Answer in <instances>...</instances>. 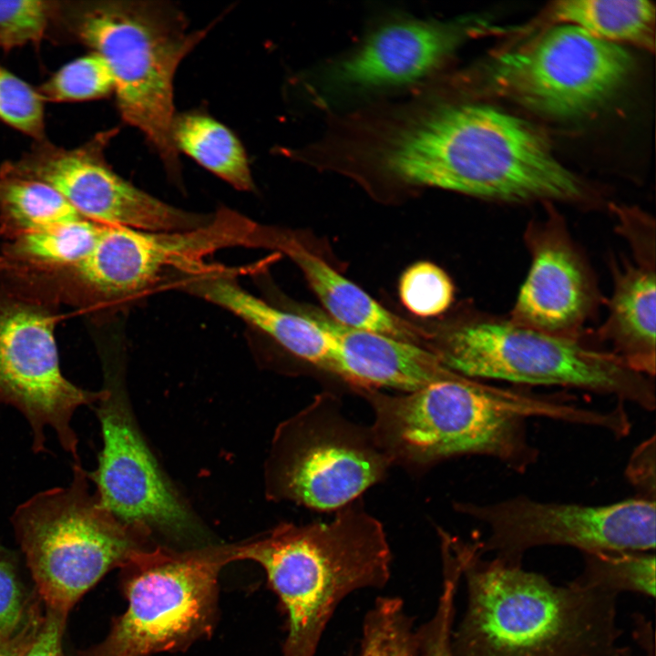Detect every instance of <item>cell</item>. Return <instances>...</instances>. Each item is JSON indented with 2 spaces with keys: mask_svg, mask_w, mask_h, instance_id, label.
<instances>
[{
  "mask_svg": "<svg viewBox=\"0 0 656 656\" xmlns=\"http://www.w3.org/2000/svg\"><path fill=\"white\" fill-rule=\"evenodd\" d=\"M374 414L376 442L393 464L425 467L463 455L496 458L524 472L538 458L527 421L543 417L610 431L611 410L577 405L489 385L453 371L417 390L390 395L363 392Z\"/></svg>",
  "mask_w": 656,
  "mask_h": 656,
  "instance_id": "6da1fadb",
  "label": "cell"
},
{
  "mask_svg": "<svg viewBox=\"0 0 656 656\" xmlns=\"http://www.w3.org/2000/svg\"><path fill=\"white\" fill-rule=\"evenodd\" d=\"M450 538L466 590L454 656H600L617 647V594L579 577L556 585Z\"/></svg>",
  "mask_w": 656,
  "mask_h": 656,
  "instance_id": "7a4b0ae2",
  "label": "cell"
},
{
  "mask_svg": "<svg viewBox=\"0 0 656 656\" xmlns=\"http://www.w3.org/2000/svg\"><path fill=\"white\" fill-rule=\"evenodd\" d=\"M386 168L400 179L507 201L586 203L587 185L526 120L477 104L443 109L400 136Z\"/></svg>",
  "mask_w": 656,
  "mask_h": 656,
  "instance_id": "3957f363",
  "label": "cell"
},
{
  "mask_svg": "<svg viewBox=\"0 0 656 656\" xmlns=\"http://www.w3.org/2000/svg\"><path fill=\"white\" fill-rule=\"evenodd\" d=\"M214 24L191 31L183 12L162 1H53L48 38L80 43L104 58L122 120L142 133L176 180L174 77Z\"/></svg>",
  "mask_w": 656,
  "mask_h": 656,
  "instance_id": "277c9868",
  "label": "cell"
},
{
  "mask_svg": "<svg viewBox=\"0 0 656 656\" xmlns=\"http://www.w3.org/2000/svg\"><path fill=\"white\" fill-rule=\"evenodd\" d=\"M243 559L262 567L284 610L282 656H315L339 604L357 590L384 588L393 557L383 525L356 500L329 521L282 523L232 545V561Z\"/></svg>",
  "mask_w": 656,
  "mask_h": 656,
  "instance_id": "5b68a950",
  "label": "cell"
},
{
  "mask_svg": "<svg viewBox=\"0 0 656 656\" xmlns=\"http://www.w3.org/2000/svg\"><path fill=\"white\" fill-rule=\"evenodd\" d=\"M11 522L44 606L67 613L107 572L156 546L100 502L81 460L67 486L34 495Z\"/></svg>",
  "mask_w": 656,
  "mask_h": 656,
  "instance_id": "8992f818",
  "label": "cell"
},
{
  "mask_svg": "<svg viewBox=\"0 0 656 656\" xmlns=\"http://www.w3.org/2000/svg\"><path fill=\"white\" fill-rule=\"evenodd\" d=\"M434 352L447 368L470 378L564 386L612 395L647 411L656 407L652 378L611 351L522 326L508 317L485 315L458 323L443 334Z\"/></svg>",
  "mask_w": 656,
  "mask_h": 656,
  "instance_id": "52a82bcc",
  "label": "cell"
},
{
  "mask_svg": "<svg viewBox=\"0 0 656 656\" xmlns=\"http://www.w3.org/2000/svg\"><path fill=\"white\" fill-rule=\"evenodd\" d=\"M232 545L178 550L155 546L122 568L126 611L107 638L80 656H151L188 649L210 636L218 615V578Z\"/></svg>",
  "mask_w": 656,
  "mask_h": 656,
  "instance_id": "ba28073f",
  "label": "cell"
},
{
  "mask_svg": "<svg viewBox=\"0 0 656 656\" xmlns=\"http://www.w3.org/2000/svg\"><path fill=\"white\" fill-rule=\"evenodd\" d=\"M391 466L371 427L351 421L335 398L320 395L276 429L265 465L266 494L336 511L381 481Z\"/></svg>",
  "mask_w": 656,
  "mask_h": 656,
  "instance_id": "9c48e42d",
  "label": "cell"
},
{
  "mask_svg": "<svg viewBox=\"0 0 656 656\" xmlns=\"http://www.w3.org/2000/svg\"><path fill=\"white\" fill-rule=\"evenodd\" d=\"M632 67V56L622 46L560 24L494 58L487 75L490 87L502 96L538 113L570 118L610 98Z\"/></svg>",
  "mask_w": 656,
  "mask_h": 656,
  "instance_id": "30bf717a",
  "label": "cell"
},
{
  "mask_svg": "<svg viewBox=\"0 0 656 656\" xmlns=\"http://www.w3.org/2000/svg\"><path fill=\"white\" fill-rule=\"evenodd\" d=\"M255 224L223 210L212 221L187 231H151L105 225L90 252L74 265L53 271L58 297L74 302H107L138 293L168 270H201V258L231 245L255 241Z\"/></svg>",
  "mask_w": 656,
  "mask_h": 656,
  "instance_id": "8fae6325",
  "label": "cell"
},
{
  "mask_svg": "<svg viewBox=\"0 0 656 656\" xmlns=\"http://www.w3.org/2000/svg\"><path fill=\"white\" fill-rule=\"evenodd\" d=\"M656 500L641 497L600 506L542 502L525 496L488 504H458L457 510L487 528L477 541L483 553L510 563L542 546L586 553L654 552Z\"/></svg>",
  "mask_w": 656,
  "mask_h": 656,
  "instance_id": "7c38bea8",
  "label": "cell"
},
{
  "mask_svg": "<svg viewBox=\"0 0 656 656\" xmlns=\"http://www.w3.org/2000/svg\"><path fill=\"white\" fill-rule=\"evenodd\" d=\"M53 313L36 296L0 288V405L16 408L32 431L35 453L46 451V430H54L74 462L78 438L75 412L97 404L103 390L83 389L60 369Z\"/></svg>",
  "mask_w": 656,
  "mask_h": 656,
  "instance_id": "4fadbf2b",
  "label": "cell"
},
{
  "mask_svg": "<svg viewBox=\"0 0 656 656\" xmlns=\"http://www.w3.org/2000/svg\"><path fill=\"white\" fill-rule=\"evenodd\" d=\"M118 128L64 149L47 138L0 166V175L38 180L55 189L83 218L151 231H187L207 226L212 216L168 204L127 181L107 162L105 149Z\"/></svg>",
  "mask_w": 656,
  "mask_h": 656,
  "instance_id": "5bb4252c",
  "label": "cell"
},
{
  "mask_svg": "<svg viewBox=\"0 0 656 656\" xmlns=\"http://www.w3.org/2000/svg\"><path fill=\"white\" fill-rule=\"evenodd\" d=\"M96 413L102 433L97 467L87 472L100 502L121 522L175 538L199 524L161 472L138 431L124 388L109 375Z\"/></svg>",
  "mask_w": 656,
  "mask_h": 656,
  "instance_id": "9a60e30c",
  "label": "cell"
},
{
  "mask_svg": "<svg viewBox=\"0 0 656 656\" xmlns=\"http://www.w3.org/2000/svg\"><path fill=\"white\" fill-rule=\"evenodd\" d=\"M548 211L526 228L530 267L508 318L544 333L579 338L598 308V284L563 218L553 209Z\"/></svg>",
  "mask_w": 656,
  "mask_h": 656,
  "instance_id": "2e32d148",
  "label": "cell"
},
{
  "mask_svg": "<svg viewBox=\"0 0 656 656\" xmlns=\"http://www.w3.org/2000/svg\"><path fill=\"white\" fill-rule=\"evenodd\" d=\"M331 340L328 371L361 393L392 388L417 390L453 371L434 350L385 334L352 329L319 314H309Z\"/></svg>",
  "mask_w": 656,
  "mask_h": 656,
  "instance_id": "e0dca14e",
  "label": "cell"
},
{
  "mask_svg": "<svg viewBox=\"0 0 656 656\" xmlns=\"http://www.w3.org/2000/svg\"><path fill=\"white\" fill-rule=\"evenodd\" d=\"M454 24L403 21L376 30L335 70V80L352 87L415 81L433 69L461 38Z\"/></svg>",
  "mask_w": 656,
  "mask_h": 656,
  "instance_id": "ac0fdd59",
  "label": "cell"
},
{
  "mask_svg": "<svg viewBox=\"0 0 656 656\" xmlns=\"http://www.w3.org/2000/svg\"><path fill=\"white\" fill-rule=\"evenodd\" d=\"M613 262L608 315L600 340L632 370L653 378L656 370V256L632 254Z\"/></svg>",
  "mask_w": 656,
  "mask_h": 656,
  "instance_id": "d6986e66",
  "label": "cell"
},
{
  "mask_svg": "<svg viewBox=\"0 0 656 656\" xmlns=\"http://www.w3.org/2000/svg\"><path fill=\"white\" fill-rule=\"evenodd\" d=\"M188 286L191 292L270 336L295 357L328 370L330 337L309 314H297L272 306L226 275L216 272H197V278Z\"/></svg>",
  "mask_w": 656,
  "mask_h": 656,
  "instance_id": "ffe728a7",
  "label": "cell"
},
{
  "mask_svg": "<svg viewBox=\"0 0 656 656\" xmlns=\"http://www.w3.org/2000/svg\"><path fill=\"white\" fill-rule=\"evenodd\" d=\"M277 242V247L299 266L331 319L337 323L412 343L421 336L415 326L386 310L295 239L282 238Z\"/></svg>",
  "mask_w": 656,
  "mask_h": 656,
  "instance_id": "44dd1931",
  "label": "cell"
},
{
  "mask_svg": "<svg viewBox=\"0 0 656 656\" xmlns=\"http://www.w3.org/2000/svg\"><path fill=\"white\" fill-rule=\"evenodd\" d=\"M103 226L81 218L7 241L0 274L10 279L74 265L93 249Z\"/></svg>",
  "mask_w": 656,
  "mask_h": 656,
  "instance_id": "7402d4cb",
  "label": "cell"
},
{
  "mask_svg": "<svg viewBox=\"0 0 656 656\" xmlns=\"http://www.w3.org/2000/svg\"><path fill=\"white\" fill-rule=\"evenodd\" d=\"M550 11L555 22L575 26L600 40L654 50L655 6L650 1L565 0Z\"/></svg>",
  "mask_w": 656,
  "mask_h": 656,
  "instance_id": "603a6c76",
  "label": "cell"
},
{
  "mask_svg": "<svg viewBox=\"0 0 656 656\" xmlns=\"http://www.w3.org/2000/svg\"><path fill=\"white\" fill-rule=\"evenodd\" d=\"M172 137L182 151L238 190L254 189L246 152L224 125L200 112L176 114Z\"/></svg>",
  "mask_w": 656,
  "mask_h": 656,
  "instance_id": "cb8c5ba5",
  "label": "cell"
},
{
  "mask_svg": "<svg viewBox=\"0 0 656 656\" xmlns=\"http://www.w3.org/2000/svg\"><path fill=\"white\" fill-rule=\"evenodd\" d=\"M83 218L46 183L0 175V235H20Z\"/></svg>",
  "mask_w": 656,
  "mask_h": 656,
  "instance_id": "d4e9b609",
  "label": "cell"
},
{
  "mask_svg": "<svg viewBox=\"0 0 656 656\" xmlns=\"http://www.w3.org/2000/svg\"><path fill=\"white\" fill-rule=\"evenodd\" d=\"M582 580L619 595L634 592L655 597L654 552L618 551L584 554Z\"/></svg>",
  "mask_w": 656,
  "mask_h": 656,
  "instance_id": "484cf974",
  "label": "cell"
},
{
  "mask_svg": "<svg viewBox=\"0 0 656 656\" xmlns=\"http://www.w3.org/2000/svg\"><path fill=\"white\" fill-rule=\"evenodd\" d=\"M359 656H421L416 629L398 597H378L363 622Z\"/></svg>",
  "mask_w": 656,
  "mask_h": 656,
  "instance_id": "4316f807",
  "label": "cell"
},
{
  "mask_svg": "<svg viewBox=\"0 0 656 656\" xmlns=\"http://www.w3.org/2000/svg\"><path fill=\"white\" fill-rule=\"evenodd\" d=\"M112 73L97 53L90 52L60 67L36 88L44 102H80L114 93Z\"/></svg>",
  "mask_w": 656,
  "mask_h": 656,
  "instance_id": "83f0119b",
  "label": "cell"
},
{
  "mask_svg": "<svg viewBox=\"0 0 656 656\" xmlns=\"http://www.w3.org/2000/svg\"><path fill=\"white\" fill-rule=\"evenodd\" d=\"M399 296L404 306L421 317L446 312L454 300V284L439 266L418 261L409 266L399 282Z\"/></svg>",
  "mask_w": 656,
  "mask_h": 656,
  "instance_id": "f1b7e54d",
  "label": "cell"
},
{
  "mask_svg": "<svg viewBox=\"0 0 656 656\" xmlns=\"http://www.w3.org/2000/svg\"><path fill=\"white\" fill-rule=\"evenodd\" d=\"M45 102L37 90L0 64V120L32 138L46 139Z\"/></svg>",
  "mask_w": 656,
  "mask_h": 656,
  "instance_id": "f546056e",
  "label": "cell"
},
{
  "mask_svg": "<svg viewBox=\"0 0 656 656\" xmlns=\"http://www.w3.org/2000/svg\"><path fill=\"white\" fill-rule=\"evenodd\" d=\"M53 1H0V49L8 52L48 37Z\"/></svg>",
  "mask_w": 656,
  "mask_h": 656,
  "instance_id": "4dcf8cb0",
  "label": "cell"
},
{
  "mask_svg": "<svg viewBox=\"0 0 656 656\" xmlns=\"http://www.w3.org/2000/svg\"><path fill=\"white\" fill-rule=\"evenodd\" d=\"M38 605L30 602L11 554L0 547V637L18 634Z\"/></svg>",
  "mask_w": 656,
  "mask_h": 656,
  "instance_id": "1f68e13d",
  "label": "cell"
},
{
  "mask_svg": "<svg viewBox=\"0 0 656 656\" xmlns=\"http://www.w3.org/2000/svg\"><path fill=\"white\" fill-rule=\"evenodd\" d=\"M45 607V606H44ZM67 613L45 607L30 620L15 656H65L62 638Z\"/></svg>",
  "mask_w": 656,
  "mask_h": 656,
  "instance_id": "d6a6232c",
  "label": "cell"
},
{
  "mask_svg": "<svg viewBox=\"0 0 656 656\" xmlns=\"http://www.w3.org/2000/svg\"><path fill=\"white\" fill-rule=\"evenodd\" d=\"M656 459L654 436L643 441L631 454L626 477L641 497L656 500Z\"/></svg>",
  "mask_w": 656,
  "mask_h": 656,
  "instance_id": "836d02e7",
  "label": "cell"
},
{
  "mask_svg": "<svg viewBox=\"0 0 656 656\" xmlns=\"http://www.w3.org/2000/svg\"><path fill=\"white\" fill-rule=\"evenodd\" d=\"M28 623L18 634L13 637H0V656H15Z\"/></svg>",
  "mask_w": 656,
  "mask_h": 656,
  "instance_id": "e575fe53",
  "label": "cell"
},
{
  "mask_svg": "<svg viewBox=\"0 0 656 656\" xmlns=\"http://www.w3.org/2000/svg\"><path fill=\"white\" fill-rule=\"evenodd\" d=\"M349 656H352V655H349Z\"/></svg>",
  "mask_w": 656,
  "mask_h": 656,
  "instance_id": "d590c367",
  "label": "cell"
}]
</instances>
